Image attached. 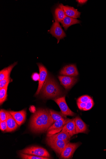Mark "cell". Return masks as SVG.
Returning a JSON list of instances; mask_svg holds the SVG:
<instances>
[{
	"label": "cell",
	"mask_w": 106,
	"mask_h": 159,
	"mask_svg": "<svg viewBox=\"0 0 106 159\" xmlns=\"http://www.w3.org/2000/svg\"><path fill=\"white\" fill-rule=\"evenodd\" d=\"M61 75L75 77L79 75L78 71L76 66L71 64L64 66L60 71Z\"/></svg>",
	"instance_id": "obj_11"
},
{
	"label": "cell",
	"mask_w": 106,
	"mask_h": 159,
	"mask_svg": "<svg viewBox=\"0 0 106 159\" xmlns=\"http://www.w3.org/2000/svg\"><path fill=\"white\" fill-rule=\"evenodd\" d=\"M66 30L71 26L78 24H80L81 21L76 19L66 16L63 20L60 22Z\"/></svg>",
	"instance_id": "obj_18"
},
{
	"label": "cell",
	"mask_w": 106,
	"mask_h": 159,
	"mask_svg": "<svg viewBox=\"0 0 106 159\" xmlns=\"http://www.w3.org/2000/svg\"><path fill=\"white\" fill-rule=\"evenodd\" d=\"M9 111L19 126H21L25 122L26 116V112L25 110L19 111Z\"/></svg>",
	"instance_id": "obj_12"
},
{
	"label": "cell",
	"mask_w": 106,
	"mask_h": 159,
	"mask_svg": "<svg viewBox=\"0 0 106 159\" xmlns=\"http://www.w3.org/2000/svg\"><path fill=\"white\" fill-rule=\"evenodd\" d=\"M32 79L35 81L39 80V75L37 73H34L32 75Z\"/></svg>",
	"instance_id": "obj_29"
},
{
	"label": "cell",
	"mask_w": 106,
	"mask_h": 159,
	"mask_svg": "<svg viewBox=\"0 0 106 159\" xmlns=\"http://www.w3.org/2000/svg\"><path fill=\"white\" fill-rule=\"evenodd\" d=\"M76 127V133L86 134L88 131V128L85 123L79 116L75 119Z\"/></svg>",
	"instance_id": "obj_13"
},
{
	"label": "cell",
	"mask_w": 106,
	"mask_h": 159,
	"mask_svg": "<svg viewBox=\"0 0 106 159\" xmlns=\"http://www.w3.org/2000/svg\"><path fill=\"white\" fill-rule=\"evenodd\" d=\"M62 5L66 16L75 19L80 18L81 12L77 9L68 6H64L63 4Z\"/></svg>",
	"instance_id": "obj_15"
},
{
	"label": "cell",
	"mask_w": 106,
	"mask_h": 159,
	"mask_svg": "<svg viewBox=\"0 0 106 159\" xmlns=\"http://www.w3.org/2000/svg\"><path fill=\"white\" fill-rule=\"evenodd\" d=\"M77 104L80 110L87 111L90 110L93 107L94 102L93 99L87 103L77 102Z\"/></svg>",
	"instance_id": "obj_22"
},
{
	"label": "cell",
	"mask_w": 106,
	"mask_h": 159,
	"mask_svg": "<svg viewBox=\"0 0 106 159\" xmlns=\"http://www.w3.org/2000/svg\"><path fill=\"white\" fill-rule=\"evenodd\" d=\"M9 83L7 84L4 88L0 89V104L2 105L7 98V91Z\"/></svg>",
	"instance_id": "obj_23"
},
{
	"label": "cell",
	"mask_w": 106,
	"mask_h": 159,
	"mask_svg": "<svg viewBox=\"0 0 106 159\" xmlns=\"http://www.w3.org/2000/svg\"><path fill=\"white\" fill-rule=\"evenodd\" d=\"M66 16L62 4H59L54 10V17L55 21L61 22Z\"/></svg>",
	"instance_id": "obj_16"
},
{
	"label": "cell",
	"mask_w": 106,
	"mask_h": 159,
	"mask_svg": "<svg viewBox=\"0 0 106 159\" xmlns=\"http://www.w3.org/2000/svg\"><path fill=\"white\" fill-rule=\"evenodd\" d=\"M49 33L57 39L58 43L60 40L66 36V33L60 25L59 22L57 21H55L53 24L49 31Z\"/></svg>",
	"instance_id": "obj_5"
},
{
	"label": "cell",
	"mask_w": 106,
	"mask_h": 159,
	"mask_svg": "<svg viewBox=\"0 0 106 159\" xmlns=\"http://www.w3.org/2000/svg\"><path fill=\"white\" fill-rule=\"evenodd\" d=\"M8 111L1 109L0 111V122L6 121L8 116Z\"/></svg>",
	"instance_id": "obj_26"
},
{
	"label": "cell",
	"mask_w": 106,
	"mask_h": 159,
	"mask_svg": "<svg viewBox=\"0 0 106 159\" xmlns=\"http://www.w3.org/2000/svg\"><path fill=\"white\" fill-rule=\"evenodd\" d=\"M11 80L10 76L0 81V89L4 87L7 84L9 83Z\"/></svg>",
	"instance_id": "obj_27"
},
{
	"label": "cell",
	"mask_w": 106,
	"mask_h": 159,
	"mask_svg": "<svg viewBox=\"0 0 106 159\" xmlns=\"http://www.w3.org/2000/svg\"><path fill=\"white\" fill-rule=\"evenodd\" d=\"M6 121L8 127L7 132L13 131L18 128V125L9 111L8 112L7 118Z\"/></svg>",
	"instance_id": "obj_17"
},
{
	"label": "cell",
	"mask_w": 106,
	"mask_h": 159,
	"mask_svg": "<svg viewBox=\"0 0 106 159\" xmlns=\"http://www.w3.org/2000/svg\"><path fill=\"white\" fill-rule=\"evenodd\" d=\"M17 64L15 62L13 64L5 68L0 71V81L2 80L7 78L10 76V73L13 67Z\"/></svg>",
	"instance_id": "obj_20"
},
{
	"label": "cell",
	"mask_w": 106,
	"mask_h": 159,
	"mask_svg": "<svg viewBox=\"0 0 106 159\" xmlns=\"http://www.w3.org/2000/svg\"><path fill=\"white\" fill-rule=\"evenodd\" d=\"M47 137L58 140H69L71 137L67 133L63 130L61 132L54 135L47 134Z\"/></svg>",
	"instance_id": "obj_19"
},
{
	"label": "cell",
	"mask_w": 106,
	"mask_h": 159,
	"mask_svg": "<svg viewBox=\"0 0 106 159\" xmlns=\"http://www.w3.org/2000/svg\"><path fill=\"white\" fill-rule=\"evenodd\" d=\"M66 119H63L54 122L48 129V134L54 135L61 132L65 125Z\"/></svg>",
	"instance_id": "obj_10"
},
{
	"label": "cell",
	"mask_w": 106,
	"mask_h": 159,
	"mask_svg": "<svg viewBox=\"0 0 106 159\" xmlns=\"http://www.w3.org/2000/svg\"><path fill=\"white\" fill-rule=\"evenodd\" d=\"M54 121L47 109H39L32 116L30 128L34 132H44L47 131Z\"/></svg>",
	"instance_id": "obj_1"
},
{
	"label": "cell",
	"mask_w": 106,
	"mask_h": 159,
	"mask_svg": "<svg viewBox=\"0 0 106 159\" xmlns=\"http://www.w3.org/2000/svg\"><path fill=\"white\" fill-rule=\"evenodd\" d=\"M59 80L61 84L67 90L70 89L78 81V78L75 77L59 76Z\"/></svg>",
	"instance_id": "obj_9"
},
{
	"label": "cell",
	"mask_w": 106,
	"mask_h": 159,
	"mask_svg": "<svg viewBox=\"0 0 106 159\" xmlns=\"http://www.w3.org/2000/svg\"><path fill=\"white\" fill-rule=\"evenodd\" d=\"M93 99V98L87 95H85L80 97L77 100V102L87 103Z\"/></svg>",
	"instance_id": "obj_25"
},
{
	"label": "cell",
	"mask_w": 106,
	"mask_h": 159,
	"mask_svg": "<svg viewBox=\"0 0 106 159\" xmlns=\"http://www.w3.org/2000/svg\"><path fill=\"white\" fill-rule=\"evenodd\" d=\"M40 92L43 97L47 98H57L61 96L62 93L58 84L49 76L45 80Z\"/></svg>",
	"instance_id": "obj_2"
},
{
	"label": "cell",
	"mask_w": 106,
	"mask_h": 159,
	"mask_svg": "<svg viewBox=\"0 0 106 159\" xmlns=\"http://www.w3.org/2000/svg\"><path fill=\"white\" fill-rule=\"evenodd\" d=\"M21 158L23 159H48V157H43L31 155L23 153L21 152L19 153Z\"/></svg>",
	"instance_id": "obj_24"
},
{
	"label": "cell",
	"mask_w": 106,
	"mask_h": 159,
	"mask_svg": "<svg viewBox=\"0 0 106 159\" xmlns=\"http://www.w3.org/2000/svg\"><path fill=\"white\" fill-rule=\"evenodd\" d=\"M46 141L48 145L57 153L60 155L70 142L69 140H61L47 137Z\"/></svg>",
	"instance_id": "obj_3"
},
{
	"label": "cell",
	"mask_w": 106,
	"mask_h": 159,
	"mask_svg": "<svg viewBox=\"0 0 106 159\" xmlns=\"http://www.w3.org/2000/svg\"><path fill=\"white\" fill-rule=\"evenodd\" d=\"M62 130L67 133L71 137L76 134L74 119H67Z\"/></svg>",
	"instance_id": "obj_14"
},
{
	"label": "cell",
	"mask_w": 106,
	"mask_h": 159,
	"mask_svg": "<svg viewBox=\"0 0 106 159\" xmlns=\"http://www.w3.org/2000/svg\"><path fill=\"white\" fill-rule=\"evenodd\" d=\"M0 129L3 132H7L8 127L6 121L0 122Z\"/></svg>",
	"instance_id": "obj_28"
},
{
	"label": "cell",
	"mask_w": 106,
	"mask_h": 159,
	"mask_svg": "<svg viewBox=\"0 0 106 159\" xmlns=\"http://www.w3.org/2000/svg\"><path fill=\"white\" fill-rule=\"evenodd\" d=\"M77 1L80 4H84L85 3L87 2V1Z\"/></svg>",
	"instance_id": "obj_30"
},
{
	"label": "cell",
	"mask_w": 106,
	"mask_h": 159,
	"mask_svg": "<svg viewBox=\"0 0 106 159\" xmlns=\"http://www.w3.org/2000/svg\"><path fill=\"white\" fill-rule=\"evenodd\" d=\"M49 111L54 122L60 120L67 119V116L61 112H58L52 110H49Z\"/></svg>",
	"instance_id": "obj_21"
},
{
	"label": "cell",
	"mask_w": 106,
	"mask_h": 159,
	"mask_svg": "<svg viewBox=\"0 0 106 159\" xmlns=\"http://www.w3.org/2000/svg\"><path fill=\"white\" fill-rule=\"evenodd\" d=\"M37 65L39 71V80L38 88L35 94L36 95L39 94L45 80L48 77V71L47 69L40 63H38Z\"/></svg>",
	"instance_id": "obj_8"
},
{
	"label": "cell",
	"mask_w": 106,
	"mask_h": 159,
	"mask_svg": "<svg viewBox=\"0 0 106 159\" xmlns=\"http://www.w3.org/2000/svg\"><path fill=\"white\" fill-rule=\"evenodd\" d=\"M59 106L61 112L66 116H73L75 114L72 111L67 105L65 97L57 98L54 100Z\"/></svg>",
	"instance_id": "obj_6"
},
{
	"label": "cell",
	"mask_w": 106,
	"mask_h": 159,
	"mask_svg": "<svg viewBox=\"0 0 106 159\" xmlns=\"http://www.w3.org/2000/svg\"><path fill=\"white\" fill-rule=\"evenodd\" d=\"M81 144L80 143H73L69 142L60 154V157L63 159L70 158Z\"/></svg>",
	"instance_id": "obj_7"
},
{
	"label": "cell",
	"mask_w": 106,
	"mask_h": 159,
	"mask_svg": "<svg viewBox=\"0 0 106 159\" xmlns=\"http://www.w3.org/2000/svg\"><path fill=\"white\" fill-rule=\"evenodd\" d=\"M20 152L37 156L49 157L50 155L45 149L36 146L29 147L20 151Z\"/></svg>",
	"instance_id": "obj_4"
}]
</instances>
